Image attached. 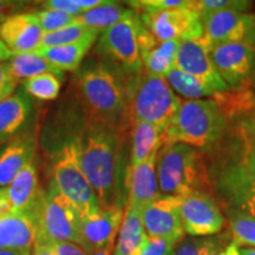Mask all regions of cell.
<instances>
[{
	"instance_id": "6da1fadb",
	"label": "cell",
	"mask_w": 255,
	"mask_h": 255,
	"mask_svg": "<svg viewBox=\"0 0 255 255\" xmlns=\"http://www.w3.org/2000/svg\"><path fill=\"white\" fill-rule=\"evenodd\" d=\"M245 114L229 117L221 137L202 152L220 208L255 216V132Z\"/></svg>"
},
{
	"instance_id": "7a4b0ae2",
	"label": "cell",
	"mask_w": 255,
	"mask_h": 255,
	"mask_svg": "<svg viewBox=\"0 0 255 255\" xmlns=\"http://www.w3.org/2000/svg\"><path fill=\"white\" fill-rule=\"evenodd\" d=\"M124 83L104 64L81 70L76 78V95L84 111V126L102 128L122 136L131 127Z\"/></svg>"
},
{
	"instance_id": "3957f363",
	"label": "cell",
	"mask_w": 255,
	"mask_h": 255,
	"mask_svg": "<svg viewBox=\"0 0 255 255\" xmlns=\"http://www.w3.org/2000/svg\"><path fill=\"white\" fill-rule=\"evenodd\" d=\"M75 138L82 171L94 189L101 208L121 206L117 194L116 169L121 135L102 128L85 127Z\"/></svg>"
},
{
	"instance_id": "277c9868",
	"label": "cell",
	"mask_w": 255,
	"mask_h": 255,
	"mask_svg": "<svg viewBox=\"0 0 255 255\" xmlns=\"http://www.w3.org/2000/svg\"><path fill=\"white\" fill-rule=\"evenodd\" d=\"M156 174L161 195L183 199L195 191L210 193L205 156L194 146L163 143L157 152Z\"/></svg>"
},
{
	"instance_id": "5b68a950",
	"label": "cell",
	"mask_w": 255,
	"mask_h": 255,
	"mask_svg": "<svg viewBox=\"0 0 255 255\" xmlns=\"http://www.w3.org/2000/svg\"><path fill=\"white\" fill-rule=\"evenodd\" d=\"M229 119L214 98L182 101L163 133V143H183L205 150L221 137Z\"/></svg>"
},
{
	"instance_id": "8992f818",
	"label": "cell",
	"mask_w": 255,
	"mask_h": 255,
	"mask_svg": "<svg viewBox=\"0 0 255 255\" xmlns=\"http://www.w3.org/2000/svg\"><path fill=\"white\" fill-rule=\"evenodd\" d=\"M127 91L131 124L152 123L164 131L182 103L165 77L150 75L144 70L130 76Z\"/></svg>"
},
{
	"instance_id": "52a82bcc",
	"label": "cell",
	"mask_w": 255,
	"mask_h": 255,
	"mask_svg": "<svg viewBox=\"0 0 255 255\" xmlns=\"http://www.w3.org/2000/svg\"><path fill=\"white\" fill-rule=\"evenodd\" d=\"M52 181L60 193L76 207L82 219L101 210L97 196L79 165L75 141L65 143L57 152Z\"/></svg>"
},
{
	"instance_id": "ba28073f",
	"label": "cell",
	"mask_w": 255,
	"mask_h": 255,
	"mask_svg": "<svg viewBox=\"0 0 255 255\" xmlns=\"http://www.w3.org/2000/svg\"><path fill=\"white\" fill-rule=\"evenodd\" d=\"M38 231L52 241H70L84 246L81 232L82 216L51 180L37 209Z\"/></svg>"
},
{
	"instance_id": "9c48e42d",
	"label": "cell",
	"mask_w": 255,
	"mask_h": 255,
	"mask_svg": "<svg viewBox=\"0 0 255 255\" xmlns=\"http://www.w3.org/2000/svg\"><path fill=\"white\" fill-rule=\"evenodd\" d=\"M139 25V14L130 9L122 20L102 32L98 40L100 52L129 75L143 71L138 43Z\"/></svg>"
},
{
	"instance_id": "30bf717a",
	"label": "cell",
	"mask_w": 255,
	"mask_h": 255,
	"mask_svg": "<svg viewBox=\"0 0 255 255\" xmlns=\"http://www.w3.org/2000/svg\"><path fill=\"white\" fill-rule=\"evenodd\" d=\"M138 14L146 30L159 41L193 40L203 36L202 21L194 1L182 7Z\"/></svg>"
},
{
	"instance_id": "8fae6325",
	"label": "cell",
	"mask_w": 255,
	"mask_h": 255,
	"mask_svg": "<svg viewBox=\"0 0 255 255\" xmlns=\"http://www.w3.org/2000/svg\"><path fill=\"white\" fill-rule=\"evenodd\" d=\"M203 43L207 47L223 43L252 44L255 38V14L238 9H223L201 17Z\"/></svg>"
},
{
	"instance_id": "7c38bea8",
	"label": "cell",
	"mask_w": 255,
	"mask_h": 255,
	"mask_svg": "<svg viewBox=\"0 0 255 255\" xmlns=\"http://www.w3.org/2000/svg\"><path fill=\"white\" fill-rule=\"evenodd\" d=\"M183 231L189 237H212L225 231L226 221L219 203L208 191H195L181 202Z\"/></svg>"
},
{
	"instance_id": "4fadbf2b",
	"label": "cell",
	"mask_w": 255,
	"mask_h": 255,
	"mask_svg": "<svg viewBox=\"0 0 255 255\" xmlns=\"http://www.w3.org/2000/svg\"><path fill=\"white\" fill-rule=\"evenodd\" d=\"M219 76L231 89L246 87L255 62V47L247 43H223L209 47Z\"/></svg>"
},
{
	"instance_id": "5bb4252c",
	"label": "cell",
	"mask_w": 255,
	"mask_h": 255,
	"mask_svg": "<svg viewBox=\"0 0 255 255\" xmlns=\"http://www.w3.org/2000/svg\"><path fill=\"white\" fill-rule=\"evenodd\" d=\"M182 199L159 195L142 210V221L149 239L162 238L178 244L184 237L181 220Z\"/></svg>"
},
{
	"instance_id": "9a60e30c",
	"label": "cell",
	"mask_w": 255,
	"mask_h": 255,
	"mask_svg": "<svg viewBox=\"0 0 255 255\" xmlns=\"http://www.w3.org/2000/svg\"><path fill=\"white\" fill-rule=\"evenodd\" d=\"M175 68L187 75L201 79L218 92H226L231 88L222 81L213 65L209 50L202 39L182 40L178 43Z\"/></svg>"
},
{
	"instance_id": "2e32d148",
	"label": "cell",
	"mask_w": 255,
	"mask_h": 255,
	"mask_svg": "<svg viewBox=\"0 0 255 255\" xmlns=\"http://www.w3.org/2000/svg\"><path fill=\"white\" fill-rule=\"evenodd\" d=\"M124 218L122 206L101 208L96 214L82 219L81 232L84 247L94 252L103 248H113Z\"/></svg>"
},
{
	"instance_id": "e0dca14e",
	"label": "cell",
	"mask_w": 255,
	"mask_h": 255,
	"mask_svg": "<svg viewBox=\"0 0 255 255\" xmlns=\"http://www.w3.org/2000/svg\"><path fill=\"white\" fill-rule=\"evenodd\" d=\"M43 36V28L32 13L12 15L0 24V38L13 56L36 51Z\"/></svg>"
},
{
	"instance_id": "ac0fdd59",
	"label": "cell",
	"mask_w": 255,
	"mask_h": 255,
	"mask_svg": "<svg viewBox=\"0 0 255 255\" xmlns=\"http://www.w3.org/2000/svg\"><path fill=\"white\" fill-rule=\"evenodd\" d=\"M156 161H157V152L142 163L128 168V199L126 208L143 210L148 203L159 195Z\"/></svg>"
},
{
	"instance_id": "d6986e66",
	"label": "cell",
	"mask_w": 255,
	"mask_h": 255,
	"mask_svg": "<svg viewBox=\"0 0 255 255\" xmlns=\"http://www.w3.org/2000/svg\"><path fill=\"white\" fill-rule=\"evenodd\" d=\"M138 43L143 70L146 73L165 77L175 69L176 51L180 41H159L146 30L141 20L138 28Z\"/></svg>"
},
{
	"instance_id": "ffe728a7",
	"label": "cell",
	"mask_w": 255,
	"mask_h": 255,
	"mask_svg": "<svg viewBox=\"0 0 255 255\" xmlns=\"http://www.w3.org/2000/svg\"><path fill=\"white\" fill-rule=\"evenodd\" d=\"M11 213L36 214L44 190L39 186L38 173L33 162L19 173L6 187Z\"/></svg>"
},
{
	"instance_id": "44dd1931",
	"label": "cell",
	"mask_w": 255,
	"mask_h": 255,
	"mask_svg": "<svg viewBox=\"0 0 255 255\" xmlns=\"http://www.w3.org/2000/svg\"><path fill=\"white\" fill-rule=\"evenodd\" d=\"M37 232L36 214L9 213L0 220V251H32Z\"/></svg>"
},
{
	"instance_id": "7402d4cb",
	"label": "cell",
	"mask_w": 255,
	"mask_h": 255,
	"mask_svg": "<svg viewBox=\"0 0 255 255\" xmlns=\"http://www.w3.org/2000/svg\"><path fill=\"white\" fill-rule=\"evenodd\" d=\"M36 141L30 135H20L9 139L0 149V188L11 184L15 176L33 162Z\"/></svg>"
},
{
	"instance_id": "603a6c76",
	"label": "cell",
	"mask_w": 255,
	"mask_h": 255,
	"mask_svg": "<svg viewBox=\"0 0 255 255\" xmlns=\"http://www.w3.org/2000/svg\"><path fill=\"white\" fill-rule=\"evenodd\" d=\"M148 241L142 221V210L126 208L119 238L111 255H141Z\"/></svg>"
},
{
	"instance_id": "cb8c5ba5",
	"label": "cell",
	"mask_w": 255,
	"mask_h": 255,
	"mask_svg": "<svg viewBox=\"0 0 255 255\" xmlns=\"http://www.w3.org/2000/svg\"><path fill=\"white\" fill-rule=\"evenodd\" d=\"M131 128L132 145L129 167H135L158 152L163 144L164 130L148 122H135L131 124Z\"/></svg>"
},
{
	"instance_id": "d4e9b609",
	"label": "cell",
	"mask_w": 255,
	"mask_h": 255,
	"mask_svg": "<svg viewBox=\"0 0 255 255\" xmlns=\"http://www.w3.org/2000/svg\"><path fill=\"white\" fill-rule=\"evenodd\" d=\"M97 38H90L84 41L71 45H60L52 47L39 46L34 53L43 57L52 64L55 68L63 71H77L85 55L94 45Z\"/></svg>"
},
{
	"instance_id": "484cf974",
	"label": "cell",
	"mask_w": 255,
	"mask_h": 255,
	"mask_svg": "<svg viewBox=\"0 0 255 255\" xmlns=\"http://www.w3.org/2000/svg\"><path fill=\"white\" fill-rule=\"evenodd\" d=\"M30 103L24 94L12 95L0 103V144L12 139L26 122Z\"/></svg>"
},
{
	"instance_id": "4316f807",
	"label": "cell",
	"mask_w": 255,
	"mask_h": 255,
	"mask_svg": "<svg viewBox=\"0 0 255 255\" xmlns=\"http://www.w3.org/2000/svg\"><path fill=\"white\" fill-rule=\"evenodd\" d=\"M129 11V8H126L120 2L104 1V4L77 15L75 23L103 32L122 20Z\"/></svg>"
},
{
	"instance_id": "83f0119b",
	"label": "cell",
	"mask_w": 255,
	"mask_h": 255,
	"mask_svg": "<svg viewBox=\"0 0 255 255\" xmlns=\"http://www.w3.org/2000/svg\"><path fill=\"white\" fill-rule=\"evenodd\" d=\"M232 242L229 231L212 237L183 238L175 247V255H216Z\"/></svg>"
},
{
	"instance_id": "f1b7e54d",
	"label": "cell",
	"mask_w": 255,
	"mask_h": 255,
	"mask_svg": "<svg viewBox=\"0 0 255 255\" xmlns=\"http://www.w3.org/2000/svg\"><path fill=\"white\" fill-rule=\"evenodd\" d=\"M8 64L12 75H13V77L18 82H24L28 78H32L34 76L41 75V73L45 72L56 73V75L62 76V72L57 68H55L49 60L38 56L34 52L14 55L9 59Z\"/></svg>"
},
{
	"instance_id": "f546056e",
	"label": "cell",
	"mask_w": 255,
	"mask_h": 255,
	"mask_svg": "<svg viewBox=\"0 0 255 255\" xmlns=\"http://www.w3.org/2000/svg\"><path fill=\"white\" fill-rule=\"evenodd\" d=\"M168 84L174 91L187 100H206L218 94L214 89L201 79L187 75L178 69H173L165 76Z\"/></svg>"
},
{
	"instance_id": "4dcf8cb0",
	"label": "cell",
	"mask_w": 255,
	"mask_h": 255,
	"mask_svg": "<svg viewBox=\"0 0 255 255\" xmlns=\"http://www.w3.org/2000/svg\"><path fill=\"white\" fill-rule=\"evenodd\" d=\"M227 215L232 244L238 247H255V216L238 210H225Z\"/></svg>"
},
{
	"instance_id": "1f68e13d",
	"label": "cell",
	"mask_w": 255,
	"mask_h": 255,
	"mask_svg": "<svg viewBox=\"0 0 255 255\" xmlns=\"http://www.w3.org/2000/svg\"><path fill=\"white\" fill-rule=\"evenodd\" d=\"M101 33L102 32L94 30V28L75 23L70 25V26L60 28V30L44 33L40 46L52 47L71 45V44L81 43V41L90 39V38H98Z\"/></svg>"
},
{
	"instance_id": "d6a6232c",
	"label": "cell",
	"mask_w": 255,
	"mask_h": 255,
	"mask_svg": "<svg viewBox=\"0 0 255 255\" xmlns=\"http://www.w3.org/2000/svg\"><path fill=\"white\" fill-rule=\"evenodd\" d=\"M23 85L25 91L34 98L40 101H52L58 97L62 82H60V76L45 72L26 79L23 82Z\"/></svg>"
},
{
	"instance_id": "836d02e7",
	"label": "cell",
	"mask_w": 255,
	"mask_h": 255,
	"mask_svg": "<svg viewBox=\"0 0 255 255\" xmlns=\"http://www.w3.org/2000/svg\"><path fill=\"white\" fill-rule=\"evenodd\" d=\"M31 13L39 21L44 33H49V32L70 26V25L75 24L76 21V15L53 11V9H39V11L31 12Z\"/></svg>"
},
{
	"instance_id": "e575fe53",
	"label": "cell",
	"mask_w": 255,
	"mask_h": 255,
	"mask_svg": "<svg viewBox=\"0 0 255 255\" xmlns=\"http://www.w3.org/2000/svg\"><path fill=\"white\" fill-rule=\"evenodd\" d=\"M253 4L252 1L245 0H199L194 1V7L202 15L212 13V12L223 11V9H238V11H246Z\"/></svg>"
},
{
	"instance_id": "d590c367",
	"label": "cell",
	"mask_w": 255,
	"mask_h": 255,
	"mask_svg": "<svg viewBox=\"0 0 255 255\" xmlns=\"http://www.w3.org/2000/svg\"><path fill=\"white\" fill-rule=\"evenodd\" d=\"M190 2L188 0H137V1H128L127 4L135 9L137 13H151L168 8L188 6Z\"/></svg>"
},
{
	"instance_id": "8d00e7d4",
	"label": "cell",
	"mask_w": 255,
	"mask_h": 255,
	"mask_svg": "<svg viewBox=\"0 0 255 255\" xmlns=\"http://www.w3.org/2000/svg\"><path fill=\"white\" fill-rule=\"evenodd\" d=\"M18 83L12 75L8 62L0 63V103L13 95Z\"/></svg>"
},
{
	"instance_id": "74e56055",
	"label": "cell",
	"mask_w": 255,
	"mask_h": 255,
	"mask_svg": "<svg viewBox=\"0 0 255 255\" xmlns=\"http://www.w3.org/2000/svg\"><path fill=\"white\" fill-rule=\"evenodd\" d=\"M175 247L176 244L168 239H149L148 245L141 255H175Z\"/></svg>"
},
{
	"instance_id": "f35d334b",
	"label": "cell",
	"mask_w": 255,
	"mask_h": 255,
	"mask_svg": "<svg viewBox=\"0 0 255 255\" xmlns=\"http://www.w3.org/2000/svg\"><path fill=\"white\" fill-rule=\"evenodd\" d=\"M39 4L41 9H53V11L76 15V17L85 12L76 4V0H47V1H41Z\"/></svg>"
},
{
	"instance_id": "ab89813d",
	"label": "cell",
	"mask_w": 255,
	"mask_h": 255,
	"mask_svg": "<svg viewBox=\"0 0 255 255\" xmlns=\"http://www.w3.org/2000/svg\"><path fill=\"white\" fill-rule=\"evenodd\" d=\"M52 241V240H51ZM57 255H91L88 248L70 241H52Z\"/></svg>"
},
{
	"instance_id": "60d3db41",
	"label": "cell",
	"mask_w": 255,
	"mask_h": 255,
	"mask_svg": "<svg viewBox=\"0 0 255 255\" xmlns=\"http://www.w3.org/2000/svg\"><path fill=\"white\" fill-rule=\"evenodd\" d=\"M27 2L25 1H7L0 0V21L4 23L12 15L21 13V9L26 7Z\"/></svg>"
},
{
	"instance_id": "b9f144b4",
	"label": "cell",
	"mask_w": 255,
	"mask_h": 255,
	"mask_svg": "<svg viewBox=\"0 0 255 255\" xmlns=\"http://www.w3.org/2000/svg\"><path fill=\"white\" fill-rule=\"evenodd\" d=\"M31 255H57L55 248L52 246V241L47 239L43 233L37 232V238L32 247Z\"/></svg>"
},
{
	"instance_id": "7bdbcfd3",
	"label": "cell",
	"mask_w": 255,
	"mask_h": 255,
	"mask_svg": "<svg viewBox=\"0 0 255 255\" xmlns=\"http://www.w3.org/2000/svg\"><path fill=\"white\" fill-rule=\"evenodd\" d=\"M9 213H11V209H9L6 187L0 188V220L9 214Z\"/></svg>"
},
{
	"instance_id": "ee69618b",
	"label": "cell",
	"mask_w": 255,
	"mask_h": 255,
	"mask_svg": "<svg viewBox=\"0 0 255 255\" xmlns=\"http://www.w3.org/2000/svg\"><path fill=\"white\" fill-rule=\"evenodd\" d=\"M13 57V53L8 50V47L5 45L4 41L0 38V63H4L6 60H9Z\"/></svg>"
},
{
	"instance_id": "f6af8a7d",
	"label": "cell",
	"mask_w": 255,
	"mask_h": 255,
	"mask_svg": "<svg viewBox=\"0 0 255 255\" xmlns=\"http://www.w3.org/2000/svg\"><path fill=\"white\" fill-rule=\"evenodd\" d=\"M216 255H240V250H239L238 246H235L234 244H232L231 242L225 250H222Z\"/></svg>"
},
{
	"instance_id": "bcb514c9",
	"label": "cell",
	"mask_w": 255,
	"mask_h": 255,
	"mask_svg": "<svg viewBox=\"0 0 255 255\" xmlns=\"http://www.w3.org/2000/svg\"><path fill=\"white\" fill-rule=\"evenodd\" d=\"M245 119L247 120L248 124H250L252 129H253V131L255 132V104L250 111H247V113L245 114Z\"/></svg>"
},
{
	"instance_id": "7dc6e473",
	"label": "cell",
	"mask_w": 255,
	"mask_h": 255,
	"mask_svg": "<svg viewBox=\"0 0 255 255\" xmlns=\"http://www.w3.org/2000/svg\"><path fill=\"white\" fill-rule=\"evenodd\" d=\"M0 255H31V251H19V250H1Z\"/></svg>"
},
{
	"instance_id": "c3c4849f",
	"label": "cell",
	"mask_w": 255,
	"mask_h": 255,
	"mask_svg": "<svg viewBox=\"0 0 255 255\" xmlns=\"http://www.w3.org/2000/svg\"><path fill=\"white\" fill-rule=\"evenodd\" d=\"M113 248H103V250H98V251H94L91 255H111L113 253Z\"/></svg>"
},
{
	"instance_id": "681fc988",
	"label": "cell",
	"mask_w": 255,
	"mask_h": 255,
	"mask_svg": "<svg viewBox=\"0 0 255 255\" xmlns=\"http://www.w3.org/2000/svg\"><path fill=\"white\" fill-rule=\"evenodd\" d=\"M240 255H255V248H242Z\"/></svg>"
}]
</instances>
